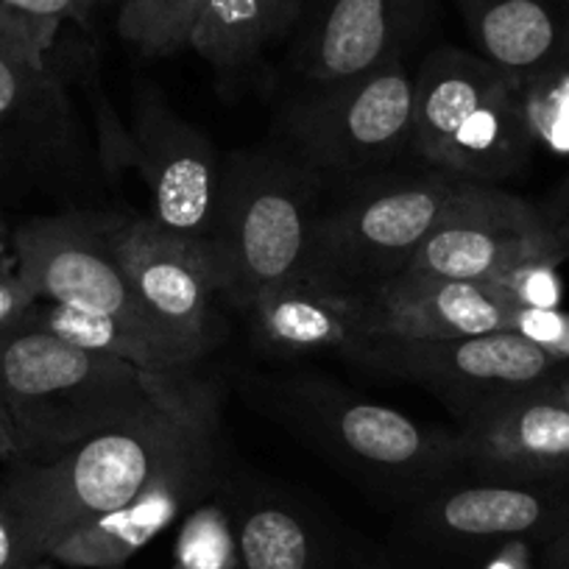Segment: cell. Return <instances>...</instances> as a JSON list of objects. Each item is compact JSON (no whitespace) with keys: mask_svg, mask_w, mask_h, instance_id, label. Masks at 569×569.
<instances>
[{"mask_svg":"<svg viewBox=\"0 0 569 569\" xmlns=\"http://www.w3.org/2000/svg\"><path fill=\"white\" fill-rule=\"evenodd\" d=\"M0 397L18 427L23 461L42 463L114 427L168 410L218 408L193 375H160L79 349L18 321L0 332Z\"/></svg>","mask_w":569,"mask_h":569,"instance_id":"6da1fadb","label":"cell"},{"mask_svg":"<svg viewBox=\"0 0 569 569\" xmlns=\"http://www.w3.org/2000/svg\"><path fill=\"white\" fill-rule=\"evenodd\" d=\"M216 430L218 408L168 410L92 436L51 461L12 463L0 495L18 522L26 563L129 502L162 469L216 441Z\"/></svg>","mask_w":569,"mask_h":569,"instance_id":"7a4b0ae2","label":"cell"},{"mask_svg":"<svg viewBox=\"0 0 569 569\" xmlns=\"http://www.w3.org/2000/svg\"><path fill=\"white\" fill-rule=\"evenodd\" d=\"M319 177L297 157L273 151L223 157L210 257L234 310L246 313L266 293L310 277L325 210Z\"/></svg>","mask_w":569,"mask_h":569,"instance_id":"3957f363","label":"cell"},{"mask_svg":"<svg viewBox=\"0 0 569 569\" xmlns=\"http://www.w3.org/2000/svg\"><path fill=\"white\" fill-rule=\"evenodd\" d=\"M279 419L327 461L380 495L419 502L467 478L456 433L360 399L327 377H291L266 388Z\"/></svg>","mask_w":569,"mask_h":569,"instance_id":"277c9868","label":"cell"},{"mask_svg":"<svg viewBox=\"0 0 569 569\" xmlns=\"http://www.w3.org/2000/svg\"><path fill=\"white\" fill-rule=\"evenodd\" d=\"M413 151L467 182L517 177L536 151L517 79L475 51L433 48L413 73Z\"/></svg>","mask_w":569,"mask_h":569,"instance_id":"5b68a950","label":"cell"},{"mask_svg":"<svg viewBox=\"0 0 569 569\" xmlns=\"http://www.w3.org/2000/svg\"><path fill=\"white\" fill-rule=\"evenodd\" d=\"M467 179L447 171L366 177L330 210H321L313 238L310 282L363 293L388 282Z\"/></svg>","mask_w":569,"mask_h":569,"instance_id":"8992f818","label":"cell"},{"mask_svg":"<svg viewBox=\"0 0 569 569\" xmlns=\"http://www.w3.org/2000/svg\"><path fill=\"white\" fill-rule=\"evenodd\" d=\"M279 129L316 173L355 177L413 149V73L388 59L352 79L316 84L282 103Z\"/></svg>","mask_w":569,"mask_h":569,"instance_id":"52a82bcc","label":"cell"},{"mask_svg":"<svg viewBox=\"0 0 569 569\" xmlns=\"http://www.w3.org/2000/svg\"><path fill=\"white\" fill-rule=\"evenodd\" d=\"M57 37L0 14V168L59 188L98 184L92 149L62 73Z\"/></svg>","mask_w":569,"mask_h":569,"instance_id":"ba28073f","label":"cell"},{"mask_svg":"<svg viewBox=\"0 0 569 569\" xmlns=\"http://www.w3.org/2000/svg\"><path fill=\"white\" fill-rule=\"evenodd\" d=\"M12 257L37 302L112 319L142 336L184 349L162 330L131 288L109 243L103 212L68 210L31 218L12 234Z\"/></svg>","mask_w":569,"mask_h":569,"instance_id":"9c48e42d","label":"cell"},{"mask_svg":"<svg viewBox=\"0 0 569 569\" xmlns=\"http://www.w3.org/2000/svg\"><path fill=\"white\" fill-rule=\"evenodd\" d=\"M349 363L421 386L439 397L458 421L541 386L558 369L550 355L513 332L441 341L369 336Z\"/></svg>","mask_w":569,"mask_h":569,"instance_id":"30bf717a","label":"cell"},{"mask_svg":"<svg viewBox=\"0 0 569 569\" xmlns=\"http://www.w3.org/2000/svg\"><path fill=\"white\" fill-rule=\"evenodd\" d=\"M129 149L149 193V221L210 254L223 157L151 81H137L131 92Z\"/></svg>","mask_w":569,"mask_h":569,"instance_id":"8fae6325","label":"cell"},{"mask_svg":"<svg viewBox=\"0 0 569 569\" xmlns=\"http://www.w3.org/2000/svg\"><path fill=\"white\" fill-rule=\"evenodd\" d=\"M569 525V480L506 483L461 478L413 502L405 517L410 541L433 556L475 561L511 541L539 547Z\"/></svg>","mask_w":569,"mask_h":569,"instance_id":"7c38bea8","label":"cell"},{"mask_svg":"<svg viewBox=\"0 0 569 569\" xmlns=\"http://www.w3.org/2000/svg\"><path fill=\"white\" fill-rule=\"evenodd\" d=\"M528 260H567L539 207L508 190L467 182L397 277L491 282Z\"/></svg>","mask_w":569,"mask_h":569,"instance_id":"4fadbf2b","label":"cell"},{"mask_svg":"<svg viewBox=\"0 0 569 569\" xmlns=\"http://www.w3.org/2000/svg\"><path fill=\"white\" fill-rule=\"evenodd\" d=\"M103 223L131 288L162 330L199 360L216 352L227 336V321L212 257L160 232L149 216L103 212Z\"/></svg>","mask_w":569,"mask_h":569,"instance_id":"5bb4252c","label":"cell"},{"mask_svg":"<svg viewBox=\"0 0 569 569\" xmlns=\"http://www.w3.org/2000/svg\"><path fill=\"white\" fill-rule=\"evenodd\" d=\"M439 0H302L293 68L308 81L352 79L408 53L430 34Z\"/></svg>","mask_w":569,"mask_h":569,"instance_id":"9a60e30c","label":"cell"},{"mask_svg":"<svg viewBox=\"0 0 569 569\" xmlns=\"http://www.w3.org/2000/svg\"><path fill=\"white\" fill-rule=\"evenodd\" d=\"M452 433L467 478L506 483L569 480V408L541 386L467 416Z\"/></svg>","mask_w":569,"mask_h":569,"instance_id":"2e32d148","label":"cell"},{"mask_svg":"<svg viewBox=\"0 0 569 569\" xmlns=\"http://www.w3.org/2000/svg\"><path fill=\"white\" fill-rule=\"evenodd\" d=\"M216 441L188 452L142 486L129 502L101 513L64 536L51 550L53 563L73 569H126L146 545L193 508L216 480Z\"/></svg>","mask_w":569,"mask_h":569,"instance_id":"e0dca14e","label":"cell"},{"mask_svg":"<svg viewBox=\"0 0 569 569\" xmlns=\"http://www.w3.org/2000/svg\"><path fill=\"white\" fill-rule=\"evenodd\" d=\"M366 336L472 338L506 332L513 305L491 282L458 279H388L363 291Z\"/></svg>","mask_w":569,"mask_h":569,"instance_id":"ac0fdd59","label":"cell"},{"mask_svg":"<svg viewBox=\"0 0 569 569\" xmlns=\"http://www.w3.org/2000/svg\"><path fill=\"white\" fill-rule=\"evenodd\" d=\"M243 316L257 347L279 358L341 355L352 360L369 338L363 293L327 288L310 279L266 293Z\"/></svg>","mask_w":569,"mask_h":569,"instance_id":"d6986e66","label":"cell"},{"mask_svg":"<svg viewBox=\"0 0 569 569\" xmlns=\"http://www.w3.org/2000/svg\"><path fill=\"white\" fill-rule=\"evenodd\" d=\"M475 53L511 79L569 70V0H452Z\"/></svg>","mask_w":569,"mask_h":569,"instance_id":"ffe728a7","label":"cell"},{"mask_svg":"<svg viewBox=\"0 0 569 569\" xmlns=\"http://www.w3.org/2000/svg\"><path fill=\"white\" fill-rule=\"evenodd\" d=\"M238 569H341L332 536L308 508L268 489H229Z\"/></svg>","mask_w":569,"mask_h":569,"instance_id":"44dd1931","label":"cell"},{"mask_svg":"<svg viewBox=\"0 0 569 569\" xmlns=\"http://www.w3.org/2000/svg\"><path fill=\"white\" fill-rule=\"evenodd\" d=\"M299 12L302 0H210L190 48L221 76H238L293 31Z\"/></svg>","mask_w":569,"mask_h":569,"instance_id":"7402d4cb","label":"cell"},{"mask_svg":"<svg viewBox=\"0 0 569 569\" xmlns=\"http://www.w3.org/2000/svg\"><path fill=\"white\" fill-rule=\"evenodd\" d=\"M20 321L40 327V330L51 332V336L62 338L79 349L112 355V358L129 360L140 369L160 371V375H193L196 363H199L193 355L173 347V343L142 336V332L129 330L112 319L81 313V310H70L53 302H34Z\"/></svg>","mask_w":569,"mask_h":569,"instance_id":"603a6c76","label":"cell"},{"mask_svg":"<svg viewBox=\"0 0 569 569\" xmlns=\"http://www.w3.org/2000/svg\"><path fill=\"white\" fill-rule=\"evenodd\" d=\"M210 0H120L118 34L142 57H171L190 48Z\"/></svg>","mask_w":569,"mask_h":569,"instance_id":"cb8c5ba5","label":"cell"},{"mask_svg":"<svg viewBox=\"0 0 569 569\" xmlns=\"http://www.w3.org/2000/svg\"><path fill=\"white\" fill-rule=\"evenodd\" d=\"M177 569H238L232 519L223 502H204L184 519L173 547Z\"/></svg>","mask_w":569,"mask_h":569,"instance_id":"d4e9b609","label":"cell"},{"mask_svg":"<svg viewBox=\"0 0 569 569\" xmlns=\"http://www.w3.org/2000/svg\"><path fill=\"white\" fill-rule=\"evenodd\" d=\"M491 284H497V291L513 308H558L561 302L558 260H528L511 271H502L491 279Z\"/></svg>","mask_w":569,"mask_h":569,"instance_id":"484cf974","label":"cell"},{"mask_svg":"<svg viewBox=\"0 0 569 569\" xmlns=\"http://www.w3.org/2000/svg\"><path fill=\"white\" fill-rule=\"evenodd\" d=\"M525 338L558 366L569 363V313L561 308H513L508 330Z\"/></svg>","mask_w":569,"mask_h":569,"instance_id":"4316f807","label":"cell"},{"mask_svg":"<svg viewBox=\"0 0 569 569\" xmlns=\"http://www.w3.org/2000/svg\"><path fill=\"white\" fill-rule=\"evenodd\" d=\"M101 3H107V0H0V14L48 37H57L64 20H79L81 23Z\"/></svg>","mask_w":569,"mask_h":569,"instance_id":"83f0119b","label":"cell"},{"mask_svg":"<svg viewBox=\"0 0 569 569\" xmlns=\"http://www.w3.org/2000/svg\"><path fill=\"white\" fill-rule=\"evenodd\" d=\"M34 302L37 297L20 277L14 257L0 262V332L18 325Z\"/></svg>","mask_w":569,"mask_h":569,"instance_id":"f1b7e54d","label":"cell"},{"mask_svg":"<svg viewBox=\"0 0 569 569\" xmlns=\"http://www.w3.org/2000/svg\"><path fill=\"white\" fill-rule=\"evenodd\" d=\"M541 218H545V227L550 232L552 243L569 257V173L561 179L556 190H552L550 199L539 207Z\"/></svg>","mask_w":569,"mask_h":569,"instance_id":"f546056e","label":"cell"},{"mask_svg":"<svg viewBox=\"0 0 569 569\" xmlns=\"http://www.w3.org/2000/svg\"><path fill=\"white\" fill-rule=\"evenodd\" d=\"M26 563L23 545H20V530L14 522L12 508L0 495V569H20Z\"/></svg>","mask_w":569,"mask_h":569,"instance_id":"4dcf8cb0","label":"cell"},{"mask_svg":"<svg viewBox=\"0 0 569 569\" xmlns=\"http://www.w3.org/2000/svg\"><path fill=\"white\" fill-rule=\"evenodd\" d=\"M20 461H23V447H20L18 427H14L7 402L0 397V463L12 467V463Z\"/></svg>","mask_w":569,"mask_h":569,"instance_id":"1f68e13d","label":"cell"},{"mask_svg":"<svg viewBox=\"0 0 569 569\" xmlns=\"http://www.w3.org/2000/svg\"><path fill=\"white\" fill-rule=\"evenodd\" d=\"M536 550H539V569H569V525Z\"/></svg>","mask_w":569,"mask_h":569,"instance_id":"d6a6232c","label":"cell"},{"mask_svg":"<svg viewBox=\"0 0 569 569\" xmlns=\"http://www.w3.org/2000/svg\"><path fill=\"white\" fill-rule=\"evenodd\" d=\"M541 388H545L550 397H556L558 402H563L569 408V366H563V369L558 366V369L552 371L545 382H541Z\"/></svg>","mask_w":569,"mask_h":569,"instance_id":"836d02e7","label":"cell"},{"mask_svg":"<svg viewBox=\"0 0 569 569\" xmlns=\"http://www.w3.org/2000/svg\"><path fill=\"white\" fill-rule=\"evenodd\" d=\"M20 569H57V567H53L51 558H40V561L23 563V567H20Z\"/></svg>","mask_w":569,"mask_h":569,"instance_id":"e575fe53","label":"cell"},{"mask_svg":"<svg viewBox=\"0 0 569 569\" xmlns=\"http://www.w3.org/2000/svg\"><path fill=\"white\" fill-rule=\"evenodd\" d=\"M9 257H12V254H9V243H7V238L0 234V262L9 260Z\"/></svg>","mask_w":569,"mask_h":569,"instance_id":"d590c367","label":"cell"},{"mask_svg":"<svg viewBox=\"0 0 569 569\" xmlns=\"http://www.w3.org/2000/svg\"><path fill=\"white\" fill-rule=\"evenodd\" d=\"M168 569H177V567H173V563H171V567H168Z\"/></svg>","mask_w":569,"mask_h":569,"instance_id":"8d00e7d4","label":"cell"}]
</instances>
